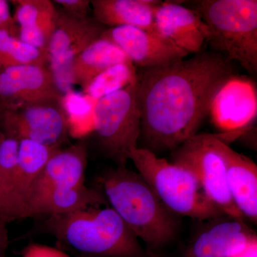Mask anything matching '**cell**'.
Segmentation results:
<instances>
[{
    "label": "cell",
    "instance_id": "603a6c76",
    "mask_svg": "<svg viewBox=\"0 0 257 257\" xmlns=\"http://www.w3.org/2000/svg\"><path fill=\"white\" fill-rule=\"evenodd\" d=\"M138 79V68L131 62L115 64L88 84L83 92L96 101L127 87Z\"/></svg>",
    "mask_w": 257,
    "mask_h": 257
},
{
    "label": "cell",
    "instance_id": "484cf974",
    "mask_svg": "<svg viewBox=\"0 0 257 257\" xmlns=\"http://www.w3.org/2000/svg\"><path fill=\"white\" fill-rule=\"evenodd\" d=\"M0 30L9 32L13 36L18 37L20 30L11 14L9 2L0 0Z\"/></svg>",
    "mask_w": 257,
    "mask_h": 257
},
{
    "label": "cell",
    "instance_id": "f1b7e54d",
    "mask_svg": "<svg viewBox=\"0 0 257 257\" xmlns=\"http://www.w3.org/2000/svg\"><path fill=\"white\" fill-rule=\"evenodd\" d=\"M231 257H257V239L253 240L246 247Z\"/></svg>",
    "mask_w": 257,
    "mask_h": 257
},
{
    "label": "cell",
    "instance_id": "2e32d148",
    "mask_svg": "<svg viewBox=\"0 0 257 257\" xmlns=\"http://www.w3.org/2000/svg\"><path fill=\"white\" fill-rule=\"evenodd\" d=\"M221 135L219 150L226 167V181L234 204L244 218L257 221V167L247 157L238 153Z\"/></svg>",
    "mask_w": 257,
    "mask_h": 257
},
{
    "label": "cell",
    "instance_id": "7a4b0ae2",
    "mask_svg": "<svg viewBox=\"0 0 257 257\" xmlns=\"http://www.w3.org/2000/svg\"><path fill=\"white\" fill-rule=\"evenodd\" d=\"M98 182L111 207L147 250L159 254L175 240L179 216L166 207L140 173L126 167H111Z\"/></svg>",
    "mask_w": 257,
    "mask_h": 257
},
{
    "label": "cell",
    "instance_id": "d4e9b609",
    "mask_svg": "<svg viewBox=\"0 0 257 257\" xmlns=\"http://www.w3.org/2000/svg\"><path fill=\"white\" fill-rule=\"evenodd\" d=\"M54 3L60 5L65 13L77 17L85 18L89 16L92 10L89 0H55Z\"/></svg>",
    "mask_w": 257,
    "mask_h": 257
},
{
    "label": "cell",
    "instance_id": "f546056e",
    "mask_svg": "<svg viewBox=\"0 0 257 257\" xmlns=\"http://www.w3.org/2000/svg\"><path fill=\"white\" fill-rule=\"evenodd\" d=\"M50 257H69V256L62 250L51 247Z\"/></svg>",
    "mask_w": 257,
    "mask_h": 257
},
{
    "label": "cell",
    "instance_id": "277c9868",
    "mask_svg": "<svg viewBox=\"0 0 257 257\" xmlns=\"http://www.w3.org/2000/svg\"><path fill=\"white\" fill-rule=\"evenodd\" d=\"M207 25L211 51L248 72H257L256 0H194L186 2Z\"/></svg>",
    "mask_w": 257,
    "mask_h": 257
},
{
    "label": "cell",
    "instance_id": "44dd1931",
    "mask_svg": "<svg viewBox=\"0 0 257 257\" xmlns=\"http://www.w3.org/2000/svg\"><path fill=\"white\" fill-rule=\"evenodd\" d=\"M126 62L130 61L122 50L112 42L99 38L74 59L71 66V82L83 90L106 69Z\"/></svg>",
    "mask_w": 257,
    "mask_h": 257
},
{
    "label": "cell",
    "instance_id": "9c48e42d",
    "mask_svg": "<svg viewBox=\"0 0 257 257\" xmlns=\"http://www.w3.org/2000/svg\"><path fill=\"white\" fill-rule=\"evenodd\" d=\"M105 26L93 17L77 18L59 10L55 31L48 47L50 68L61 91L65 94L72 88L70 69L74 59L96 40Z\"/></svg>",
    "mask_w": 257,
    "mask_h": 257
},
{
    "label": "cell",
    "instance_id": "7c38bea8",
    "mask_svg": "<svg viewBox=\"0 0 257 257\" xmlns=\"http://www.w3.org/2000/svg\"><path fill=\"white\" fill-rule=\"evenodd\" d=\"M100 38L119 47L137 68L162 67L188 55L157 34L135 27L106 28Z\"/></svg>",
    "mask_w": 257,
    "mask_h": 257
},
{
    "label": "cell",
    "instance_id": "e0dca14e",
    "mask_svg": "<svg viewBox=\"0 0 257 257\" xmlns=\"http://www.w3.org/2000/svg\"><path fill=\"white\" fill-rule=\"evenodd\" d=\"M58 150L31 140L19 142L18 163L12 194L13 221L23 219L35 182L47 161Z\"/></svg>",
    "mask_w": 257,
    "mask_h": 257
},
{
    "label": "cell",
    "instance_id": "3957f363",
    "mask_svg": "<svg viewBox=\"0 0 257 257\" xmlns=\"http://www.w3.org/2000/svg\"><path fill=\"white\" fill-rule=\"evenodd\" d=\"M45 229L60 243L88 257H161L140 244L109 206L49 216Z\"/></svg>",
    "mask_w": 257,
    "mask_h": 257
},
{
    "label": "cell",
    "instance_id": "7402d4cb",
    "mask_svg": "<svg viewBox=\"0 0 257 257\" xmlns=\"http://www.w3.org/2000/svg\"><path fill=\"white\" fill-rule=\"evenodd\" d=\"M19 142L0 131V218L11 222L12 194L18 163Z\"/></svg>",
    "mask_w": 257,
    "mask_h": 257
},
{
    "label": "cell",
    "instance_id": "6da1fadb",
    "mask_svg": "<svg viewBox=\"0 0 257 257\" xmlns=\"http://www.w3.org/2000/svg\"><path fill=\"white\" fill-rule=\"evenodd\" d=\"M236 75L233 62L212 51L138 69L140 148L158 156L197 135L216 94Z\"/></svg>",
    "mask_w": 257,
    "mask_h": 257
},
{
    "label": "cell",
    "instance_id": "4316f807",
    "mask_svg": "<svg viewBox=\"0 0 257 257\" xmlns=\"http://www.w3.org/2000/svg\"><path fill=\"white\" fill-rule=\"evenodd\" d=\"M50 246L31 243L23 251V257H50Z\"/></svg>",
    "mask_w": 257,
    "mask_h": 257
},
{
    "label": "cell",
    "instance_id": "ac0fdd59",
    "mask_svg": "<svg viewBox=\"0 0 257 257\" xmlns=\"http://www.w3.org/2000/svg\"><path fill=\"white\" fill-rule=\"evenodd\" d=\"M101 190L84 185L50 189L32 197L24 214L25 218L39 215L69 214L87 208L109 206Z\"/></svg>",
    "mask_w": 257,
    "mask_h": 257
},
{
    "label": "cell",
    "instance_id": "4dcf8cb0",
    "mask_svg": "<svg viewBox=\"0 0 257 257\" xmlns=\"http://www.w3.org/2000/svg\"><path fill=\"white\" fill-rule=\"evenodd\" d=\"M77 257H88V256H83V255L78 254V256H77Z\"/></svg>",
    "mask_w": 257,
    "mask_h": 257
},
{
    "label": "cell",
    "instance_id": "30bf717a",
    "mask_svg": "<svg viewBox=\"0 0 257 257\" xmlns=\"http://www.w3.org/2000/svg\"><path fill=\"white\" fill-rule=\"evenodd\" d=\"M64 95L49 66L0 67V108L62 102Z\"/></svg>",
    "mask_w": 257,
    "mask_h": 257
},
{
    "label": "cell",
    "instance_id": "d6986e66",
    "mask_svg": "<svg viewBox=\"0 0 257 257\" xmlns=\"http://www.w3.org/2000/svg\"><path fill=\"white\" fill-rule=\"evenodd\" d=\"M15 23L19 38L25 43L47 51L59 16V10L51 0H14Z\"/></svg>",
    "mask_w": 257,
    "mask_h": 257
},
{
    "label": "cell",
    "instance_id": "4fadbf2b",
    "mask_svg": "<svg viewBox=\"0 0 257 257\" xmlns=\"http://www.w3.org/2000/svg\"><path fill=\"white\" fill-rule=\"evenodd\" d=\"M256 89L251 81L234 76L216 94L210 113L213 123L224 133L248 127L256 118Z\"/></svg>",
    "mask_w": 257,
    "mask_h": 257
},
{
    "label": "cell",
    "instance_id": "8992f818",
    "mask_svg": "<svg viewBox=\"0 0 257 257\" xmlns=\"http://www.w3.org/2000/svg\"><path fill=\"white\" fill-rule=\"evenodd\" d=\"M92 128L101 153L116 167H126L139 147L141 133L138 79L94 101Z\"/></svg>",
    "mask_w": 257,
    "mask_h": 257
},
{
    "label": "cell",
    "instance_id": "5b68a950",
    "mask_svg": "<svg viewBox=\"0 0 257 257\" xmlns=\"http://www.w3.org/2000/svg\"><path fill=\"white\" fill-rule=\"evenodd\" d=\"M130 160L162 202L175 215L204 221L225 214L204 194L192 172L138 147Z\"/></svg>",
    "mask_w": 257,
    "mask_h": 257
},
{
    "label": "cell",
    "instance_id": "ba28073f",
    "mask_svg": "<svg viewBox=\"0 0 257 257\" xmlns=\"http://www.w3.org/2000/svg\"><path fill=\"white\" fill-rule=\"evenodd\" d=\"M0 131L6 136L62 148L70 123L62 102L21 104L0 108Z\"/></svg>",
    "mask_w": 257,
    "mask_h": 257
},
{
    "label": "cell",
    "instance_id": "cb8c5ba5",
    "mask_svg": "<svg viewBox=\"0 0 257 257\" xmlns=\"http://www.w3.org/2000/svg\"><path fill=\"white\" fill-rule=\"evenodd\" d=\"M28 64L50 65L48 52L25 43L9 32L0 30V67Z\"/></svg>",
    "mask_w": 257,
    "mask_h": 257
},
{
    "label": "cell",
    "instance_id": "5bb4252c",
    "mask_svg": "<svg viewBox=\"0 0 257 257\" xmlns=\"http://www.w3.org/2000/svg\"><path fill=\"white\" fill-rule=\"evenodd\" d=\"M157 35L187 54H197L207 42L209 31L195 10L176 2H162L155 15Z\"/></svg>",
    "mask_w": 257,
    "mask_h": 257
},
{
    "label": "cell",
    "instance_id": "8fae6325",
    "mask_svg": "<svg viewBox=\"0 0 257 257\" xmlns=\"http://www.w3.org/2000/svg\"><path fill=\"white\" fill-rule=\"evenodd\" d=\"M202 221L182 257H231L257 239L243 219L221 214Z\"/></svg>",
    "mask_w": 257,
    "mask_h": 257
},
{
    "label": "cell",
    "instance_id": "52a82bcc",
    "mask_svg": "<svg viewBox=\"0 0 257 257\" xmlns=\"http://www.w3.org/2000/svg\"><path fill=\"white\" fill-rule=\"evenodd\" d=\"M220 135L197 134L170 152V162L192 172L204 194L226 215L244 219L230 194L219 150Z\"/></svg>",
    "mask_w": 257,
    "mask_h": 257
},
{
    "label": "cell",
    "instance_id": "9a60e30c",
    "mask_svg": "<svg viewBox=\"0 0 257 257\" xmlns=\"http://www.w3.org/2000/svg\"><path fill=\"white\" fill-rule=\"evenodd\" d=\"M87 163L86 139H81L67 148L59 149L47 161L35 182L30 201L32 197L50 189L84 185Z\"/></svg>",
    "mask_w": 257,
    "mask_h": 257
},
{
    "label": "cell",
    "instance_id": "ffe728a7",
    "mask_svg": "<svg viewBox=\"0 0 257 257\" xmlns=\"http://www.w3.org/2000/svg\"><path fill=\"white\" fill-rule=\"evenodd\" d=\"M160 0H92L93 18L106 28L135 27L156 33L155 15Z\"/></svg>",
    "mask_w": 257,
    "mask_h": 257
},
{
    "label": "cell",
    "instance_id": "83f0119b",
    "mask_svg": "<svg viewBox=\"0 0 257 257\" xmlns=\"http://www.w3.org/2000/svg\"><path fill=\"white\" fill-rule=\"evenodd\" d=\"M7 224L8 223L0 218V257L6 256L9 246V235Z\"/></svg>",
    "mask_w": 257,
    "mask_h": 257
}]
</instances>
